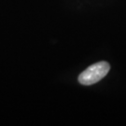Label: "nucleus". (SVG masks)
Returning <instances> with one entry per match:
<instances>
[{
    "mask_svg": "<svg viewBox=\"0 0 126 126\" xmlns=\"http://www.w3.org/2000/svg\"><path fill=\"white\" fill-rule=\"evenodd\" d=\"M110 65L107 62H98L86 68L79 76V81L82 85H93L107 76Z\"/></svg>",
    "mask_w": 126,
    "mask_h": 126,
    "instance_id": "f257e3e1",
    "label": "nucleus"
}]
</instances>
